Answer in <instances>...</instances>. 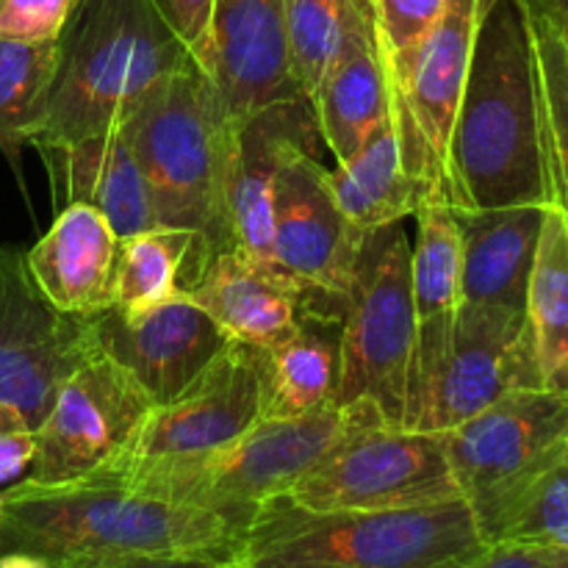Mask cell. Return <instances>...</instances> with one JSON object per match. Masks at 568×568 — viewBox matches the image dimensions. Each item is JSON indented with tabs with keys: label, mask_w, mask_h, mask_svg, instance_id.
Masks as SVG:
<instances>
[{
	"label": "cell",
	"mask_w": 568,
	"mask_h": 568,
	"mask_svg": "<svg viewBox=\"0 0 568 568\" xmlns=\"http://www.w3.org/2000/svg\"><path fill=\"white\" fill-rule=\"evenodd\" d=\"M114 227L87 203H64L53 225L26 253L39 292L61 314L98 316L114 308Z\"/></svg>",
	"instance_id": "obj_21"
},
{
	"label": "cell",
	"mask_w": 568,
	"mask_h": 568,
	"mask_svg": "<svg viewBox=\"0 0 568 568\" xmlns=\"http://www.w3.org/2000/svg\"><path fill=\"white\" fill-rule=\"evenodd\" d=\"M281 497L316 514L408 510L464 499L442 433L408 430L386 422L349 433Z\"/></svg>",
	"instance_id": "obj_9"
},
{
	"label": "cell",
	"mask_w": 568,
	"mask_h": 568,
	"mask_svg": "<svg viewBox=\"0 0 568 568\" xmlns=\"http://www.w3.org/2000/svg\"><path fill=\"white\" fill-rule=\"evenodd\" d=\"M347 0H286V59L297 92L314 100L342 39Z\"/></svg>",
	"instance_id": "obj_31"
},
{
	"label": "cell",
	"mask_w": 568,
	"mask_h": 568,
	"mask_svg": "<svg viewBox=\"0 0 568 568\" xmlns=\"http://www.w3.org/2000/svg\"><path fill=\"white\" fill-rule=\"evenodd\" d=\"M0 549L55 560L166 555L236 560L247 527L216 510L128 491L116 483L33 486L17 480L3 494Z\"/></svg>",
	"instance_id": "obj_2"
},
{
	"label": "cell",
	"mask_w": 568,
	"mask_h": 568,
	"mask_svg": "<svg viewBox=\"0 0 568 568\" xmlns=\"http://www.w3.org/2000/svg\"><path fill=\"white\" fill-rule=\"evenodd\" d=\"M81 0H0V37L55 42Z\"/></svg>",
	"instance_id": "obj_34"
},
{
	"label": "cell",
	"mask_w": 568,
	"mask_h": 568,
	"mask_svg": "<svg viewBox=\"0 0 568 568\" xmlns=\"http://www.w3.org/2000/svg\"><path fill=\"white\" fill-rule=\"evenodd\" d=\"M0 521H3V497H0Z\"/></svg>",
	"instance_id": "obj_41"
},
{
	"label": "cell",
	"mask_w": 568,
	"mask_h": 568,
	"mask_svg": "<svg viewBox=\"0 0 568 568\" xmlns=\"http://www.w3.org/2000/svg\"><path fill=\"white\" fill-rule=\"evenodd\" d=\"M527 6H530L532 44H536L538 61L549 205H555L568 222V50L547 11L532 0H527Z\"/></svg>",
	"instance_id": "obj_30"
},
{
	"label": "cell",
	"mask_w": 568,
	"mask_h": 568,
	"mask_svg": "<svg viewBox=\"0 0 568 568\" xmlns=\"http://www.w3.org/2000/svg\"><path fill=\"white\" fill-rule=\"evenodd\" d=\"M0 568H53L48 558L26 549H0Z\"/></svg>",
	"instance_id": "obj_39"
},
{
	"label": "cell",
	"mask_w": 568,
	"mask_h": 568,
	"mask_svg": "<svg viewBox=\"0 0 568 568\" xmlns=\"http://www.w3.org/2000/svg\"><path fill=\"white\" fill-rule=\"evenodd\" d=\"M59 70L55 42H17L0 37V153L20 170V150Z\"/></svg>",
	"instance_id": "obj_29"
},
{
	"label": "cell",
	"mask_w": 568,
	"mask_h": 568,
	"mask_svg": "<svg viewBox=\"0 0 568 568\" xmlns=\"http://www.w3.org/2000/svg\"><path fill=\"white\" fill-rule=\"evenodd\" d=\"M525 388H544L527 311L460 305L453 347L405 427L447 433Z\"/></svg>",
	"instance_id": "obj_13"
},
{
	"label": "cell",
	"mask_w": 568,
	"mask_h": 568,
	"mask_svg": "<svg viewBox=\"0 0 568 568\" xmlns=\"http://www.w3.org/2000/svg\"><path fill=\"white\" fill-rule=\"evenodd\" d=\"M320 136L316 111L305 94L264 105L233 125L225 175V214L233 247L264 266H277L272 255V189L286 153L297 144L314 148Z\"/></svg>",
	"instance_id": "obj_17"
},
{
	"label": "cell",
	"mask_w": 568,
	"mask_h": 568,
	"mask_svg": "<svg viewBox=\"0 0 568 568\" xmlns=\"http://www.w3.org/2000/svg\"><path fill=\"white\" fill-rule=\"evenodd\" d=\"M53 568H233V560L166 558V555H122V558L55 560Z\"/></svg>",
	"instance_id": "obj_38"
},
{
	"label": "cell",
	"mask_w": 568,
	"mask_h": 568,
	"mask_svg": "<svg viewBox=\"0 0 568 568\" xmlns=\"http://www.w3.org/2000/svg\"><path fill=\"white\" fill-rule=\"evenodd\" d=\"M316 125L336 164L353 159L383 122L392 120V94L377 50L369 0H347L342 39L314 94Z\"/></svg>",
	"instance_id": "obj_20"
},
{
	"label": "cell",
	"mask_w": 568,
	"mask_h": 568,
	"mask_svg": "<svg viewBox=\"0 0 568 568\" xmlns=\"http://www.w3.org/2000/svg\"><path fill=\"white\" fill-rule=\"evenodd\" d=\"M192 61L153 0H81L59 37V70L28 144L48 150L111 131Z\"/></svg>",
	"instance_id": "obj_3"
},
{
	"label": "cell",
	"mask_w": 568,
	"mask_h": 568,
	"mask_svg": "<svg viewBox=\"0 0 568 568\" xmlns=\"http://www.w3.org/2000/svg\"><path fill=\"white\" fill-rule=\"evenodd\" d=\"M460 568H568V549L532 544H486Z\"/></svg>",
	"instance_id": "obj_37"
},
{
	"label": "cell",
	"mask_w": 568,
	"mask_h": 568,
	"mask_svg": "<svg viewBox=\"0 0 568 568\" xmlns=\"http://www.w3.org/2000/svg\"><path fill=\"white\" fill-rule=\"evenodd\" d=\"M447 203L549 205L541 92L527 0H483L447 150Z\"/></svg>",
	"instance_id": "obj_1"
},
{
	"label": "cell",
	"mask_w": 568,
	"mask_h": 568,
	"mask_svg": "<svg viewBox=\"0 0 568 568\" xmlns=\"http://www.w3.org/2000/svg\"><path fill=\"white\" fill-rule=\"evenodd\" d=\"M203 236L155 225L120 239L114 264V308L139 314L186 292L214 261Z\"/></svg>",
	"instance_id": "obj_27"
},
{
	"label": "cell",
	"mask_w": 568,
	"mask_h": 568,
	"mask_svg": "<svg viewBox=\"0 0 568 568\" xmlns=\"http://www.w3.org/2000/svg\"><path fill=\"white\" fill-rule=\"evenodd\" d=\"M338 209L358 233L403 222L430 197L427 186L416 181L403 161V148L394 122H383L375 136L349 161L327 172Z\"/></svg>",
	"instance_id": "obj_26"
},
{
	"label": "cell",
	"mask_w": 568,
	"mask_h": 568,
	"mask_svg": "<svg viewBox=\"0 0 568 568\" xmlns=\"http://www.w3.org/2000/svg\"><path fill=\"white\" fill-rule=\"evenodd\" d=\"M486 547L464 499L408 510H316L272 497L244 530L236 568H460Z\"/></svg>",
	"instance_id": "obj_4"
},
{
	"label": "cell",
	"mask_w": 568,
	"mask_h": 568,
	"mask_svg": "<svg viewBox=\"0 0 568 568\" xmlns=\"http://www.w3.org/2000/svg\"><path fill=\"white\" fill-rule=\"evenodd\" d=\"M527 325L541 386L568 394V222L555 205H547L527 286Z\"/></svg>",
	"instance_id": "obj_28"
},
{
	"label": "cell",
	"mask_w": 568,
	"mask_h": 568,
	"mask_svg": "<svg viewBox=\"0 0 568 568\" xmlns=\"http://www.w3.org/2000/svg\"><path fill=\"white\" fill-rule=\"evenodd\" d=\"M261 414V349L231 342L183 392L153 405L114 464L92 480L128 486L153 471L192 464L250 430Z\"/></svg>",
	"instance_id": "obj_10"
},
{
	"label": "cell",
	"mask_w": 568,
	"mask_h": 568,
	"mask_svg": "<svg viewBox=\"0 0 568 568\" xmlns=\"http://www.w3.org/2000/svg\"><path fill=\"white\" fill-rule=\"evenodd\" d=\"M342 303L320 305L294 336L261 349L266 419H294L336 403Z\"/></svg>",
	"instance_id": "obj_25"
},
{
	"label": "cell",
	"mask_w": 568,
	"mask_h": 568,
	"mask_svg": "<svg viewBox=\"0 0 568 568\" xmlns=\"http://www.w3.org/2000/svg\"><path fill=\"white\" fill-rule=\"evenodd\" d=\"M142 383L94 344L61 381L37 427V455L22 480L55 488L103 475L153 408Z\"/></svg>",
	"instance_id": "obj_11"
},
{
	"label": "cell",
	"mask_w": 568,
	"mask_h": 568,
	"mask_svg": "<svg viewBox=\"0 0 568 568\" xmlns=\"http://www.w3.org/2000/svg\"><path fill=\"white\" fill-rule=\"evenodd\" d=\"M414 247L403 222L364 233L342 303L336 403H369L405 425L416 355Z\"/></svg>",
	"instance_id": "obj_7"
},
{
	"label": "cell",
	"mask_w": 568,
	"mask_h": 568,
	"mask_svg": "<svg viewBox=\"0 0 568 568\" xmlns=\"http://www.w3.org/2000/svg\"><path fill=\"white\" fill-rule=\"evenodd\" d=\"M153 6L161 14V20L170 26V31L189 50L194 64H203L205 50H209L214 0H153Z\"/></svg>",
	"instance_id": "obj_35"
},
{
	"label": "cell",
	"mask_w": 568,
	"mask_h": 568,
	"mask_svg": "<svg viewBox=\"0 0 568 568\" xmlns=\"http://www.w3.org/2000/svg\"><path fill=\"white\" fill-rule=\"evenodd\" d=\"M186 294L231 342L258 349L294 336L311 311L338 300L239 250L216 255Z\"/></svg>",
	"instance_id": "obj_19"
},
{
	"label": "cell",
	"mask_w": 568,
	"mask_h": 568,
	"mask_svg": "<svg viewBox=\"0 0 568 568\" xmlns=\"http://www.w3.org/2000/svg\"><path fill=\"white\" fill-rule=\"evenodd\" d=\"M416 247L410 258L416 305V355L405 419L442 369L455 336L460 308V233L453 209L430 194L416 211ZM405 427V425H403Z\"/></svg>",
	"instance_id": "obj_23"
},
{
	"label": "cell",
	"mask_w": 568,
	"mask_h": 568,
	"mask_svg": "<svg viewBox=\"0 0 568 568\" xmlns=\"http://www.w3.org/2000/svg\"><path fill=\"white\" fill-rule=\"evenodd\" d=\"M483 0H447L416 48L405 75L388 89L405 170L447 200V150L469 75Z\"/></svg>",
	"instance_id": "obj_14"
},
{
	"label": "cell",
	"mask_w": 568,
	"mask_h": 568,
	"mask_svg": "<svg viewBox=\"0 0 568 568\" xmlns=\"http://www.w3.org/2000/svg\"><path fill=\"white\" fill-rule=\"evenodd\" d=\"M532 3H538L547 11V17L552 20V26L558 28L560 39H564L568 50V0H532Z\"/></svg>",
	"instance_id": "obj_40"
},
{
	"label": "cell",
	"mask_w": 568,
	"mask_h": 568,
	"mask_svg": "<svg viewBox=\"0 0 568 568\" xmlns=\"http://www.w3.org/2000/svg\"><path fill=\"white\" fill-rule=\"evenodd\" d=\"M372 422L386 419L369 403H331L294 419L261 416L250 430L216 453L144 475L122 488L216 510L247 527L258 505L292 488L338 442Z\"/></svg>",
	"instance_id": "obj_6"
},
{
	"label": "cell",
	"mask_w": 568,
	"mask_h": 568,
	"mask_svg": "<svg viewBox=\"0 0 568 568\" xmlns=\"http://www.w3.org/2000/svg\"><path fill=\"white\" fill-rule=\"evenodd\" d=\"M233 568H236V566H233Z\"/></svg>",
	"instance_id": "obj_42"
},
{
	"label": "cell",
	"mask_w": 568,
	"mask_h": 568,
	"mask_svg": "<svg viewBox=\"0 0 568 568\" xmlns=\"http://www.w3.org/2000/svg\"><path fill=\"white\" fill-rule=\"evenodd\" d=\"M94 342L125 366L153 403H166L189 386L231 338L186 292L139 314L109 308L92 316Z\"/></svg>",
	"instance_id": "obj_16"
},
{
	"label": "cell",
	"mask_w": 568,
	"mask_h": 568,
	"mask_svg": "<svg viewBox=\"0 0 568 568\" xmlns=\"http://www.w3.org/2000/svg\"><path fill=\"white\" fill-rule=\"evenodd\" d=\"M37 455V436L31 427L14 414L0 408V486L22 480L31 471Z\"/></svg>",
	"instance_id": "obj_36"
},
{
	"label": "cell",
	"mask_w": 568,
	"mask_h": 568,
	"mask_svg": "<svg viewBox=\"0 0 568 568\" xmlns=\"http://www.w3.org/2000/svg\"><path fill=\"white\" fill-rule=\"evenodd\" d=\"M283 14L286 0H214L200 70L233 122L297 92L288 75Z\"/></svg>",
	"instance_id": "obj_18"
},
{
	"label": "cell",
	"mask_w": 568,
	"mask_h": 568,
	"mask_svg": "<svg viewBox=\"0 0 568 568\" xmlns=\"http://www.w3.org/2000/svg\"><path fill=\"white\" fill-rule=\"evenodd\" d=\"M364 233L338 209L314 148H292L272 189V255L283 272L344 300Z\"/></svg>",
	"instance_id": "obj_15"
},
{
	"label": "cell",
	"mask_w": 568,
	"mask_h": 568,
	"mask_svg": "<svg viewBox=\"0 0 568 568\" xmlns=\"http://www.w3.org/2000/svg\"><path fill=\"white\" fill-rule=\"evenodd\" d=\"M64 203H87L114 227L116 239H128L159 225L148 181L139 170L122 128L75 139L59 148L39 150Z\"/></svg>",
	"instance_id": "obj_24"
},
{
	"label": "cell",
	"mask_w": 568,
	"mask_h": 568,
	"mask_svg": "<svg viewBox=\"0 0 568 568\" xmlns=\"http://www.w3.org/2000/svg\"><path fill=\"white\" fill-rule=\"evenodd\" d=\"M453 214L460 233V305L527 311L547 205L453 209Z\"/></svg>",
	"instance_id": "obj_22"
},
{
	"label": "cell",
	"mask_w": 568,
	"mask_h": 568,
	"mask_svg": "<svg viewBox=\"0 0 568 568\" xmlns=\"http://www.w3.org/2000/svg\"><path fill=\"white\" fill-rule=\"evenodd\" d=\"M94 344L92 316L55 311L33 283L26 253L0 247V408L37 433L61 381Z\"/></svg>",
	"instance_id": "obj_12"
},
{
	"label": "cell",
	"mask_w": 568,
	"mask_h": 568,
	"mask_svg": "<svg viewBox=\"0 0 568 568\" xmlns=\"http://www.w3.org/2000/svg\"><path fill=\"white\" fill-rule=\"evenodd\" d=\"M491 544L568 549V453L510 505Z\"/></svg>",
	"instance_id": "obj_32"
},
{
	"label": "cell",
	"mask_w": 568,
	"mask_h": 568,
	"mask_svg": "<svg viewBox=\"0 0 568 568\" xmlns=\"http://www.w3.org/2000/svg\"><path fill=\"white\" fill-rule=\"evenodd\" d=\"M233 125L194 61L150 89L120 122L159 225L197 233L214 255L236 250L225 214Z\"/></svg>",
	"instance_id": "obj_5"
},
{
	"label": "cell",
	"mask_w": 568,
	"mask_h": 568,
	"mask_svg": "<svg viewBox=\"0 0 568 568\" xmlns=\"http://www.w3.org/2000/svg\"><path fill=\"white\" fill-rule=\"evenodd\" d=\"M442 442L483 544H491L510 505L568 453V394L514 392L442 433Z\"/></svg>",
	"instance_id": "obj_8"
},
{
	"label": "cell",
	"mask_w": 568,
	"mask_h": 568,
	"mask_svg": "<svg viewBox=\"0 0 568 568\" xmlns=\"http://www.w3.org/2000/svg\"><path fill=\"white\" fill-rule=\"evenodd\" d=\"M444 6L447 0H369L388 89L405 75L416 48L436 26Z\"/></svg>",
	"instance_id": "obj_33"
}]
</instances>
